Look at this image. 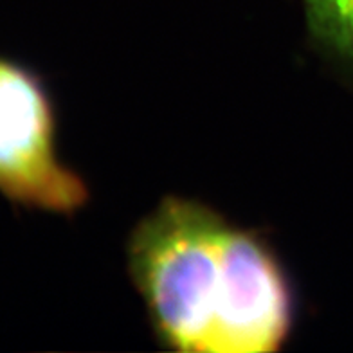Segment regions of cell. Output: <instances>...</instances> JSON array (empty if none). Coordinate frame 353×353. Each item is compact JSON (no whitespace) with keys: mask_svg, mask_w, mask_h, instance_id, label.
I'll return each instance as SVG.
<instances>
[{"mask_svg":"<svg viewBox=\"0 0 353 353\" xmlns=\"http://www.w3.org/2000/svg\"><path fill=\"white\" fill-rule=\"evenodd\" d=\"M134 267L159 328L184 352L274 350L290 296L272 256L211 211L172 200L144 223Z\"/></svg>","mask_w":353,"mask_h":353,"instance_id":"cell-1","label":"cell"},{"mask_svg":"<svg viewBox=\"0 0 353 353\" xmlns=\"http://www.w3.org/2000/svg\"><path fill=\"white\" fill-rule=\"evenodd\" d=\"M323 4L341 33L353 42V0H323Z\"/></svg>","mask_w":353,"mask_h":353,"instance_id":"cell-3","label":"cell"},{"mask_svg":"<svg viewBox=\"0 0 353 353\" xmlns=\"http://www.w3.org/2000/svg\"><path fill=\"white\" fill-rule=\"evenodd\" d=\"M0 191L37 210L69 213L85 186L58 161L52 108L28 69L0 58Z\"/></svg>","mask_w":353,"mask_h":353,"instance_id":"cell-2","label":"cell"}]
</instances>
